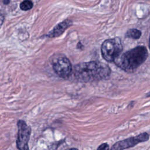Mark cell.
<instances>
[{
  "label": "cell",
  "instance_id": "5bb4252c",
  "mask_svg": "<svg viewBox=\"0 0 150 150\" xmlns=\"http://www.w3.org/2000/svg\"><path fill=\"white\" fill-rule=\"evenodd\" d=\"M149 48H150V38H149Z\"/></svg>",
  "mask_w": 150,
  "mask_h": 150
},
{
  "label": "cell",
  "instance_id": "8fae6325",
  "mask_svg": "<svg viewBox=\"0 0 150 150\" xmlns=\"http://www.w3.org/2000/svg\"><path fill=\"white\" fill-rule=\"evenodd\" d=\"M9 1H10V0H3V2L5 5L8 4L9 3Z\"/></svg>",
  "mask_w": 150,
  "mask_h": 150
},
{
  "label": "cell",
  "instance_id": "ba28073f",
  "mask_svg": "<svg viewBox=\"0 0 150 150\" xmlns=\"http://www.w3.org/2000/svg\"><path fill=\"white\" fill-rule=\"evenodd\" d=\"M141 35V32L136 29H131L127 31L126 33V37L134 39H137L140 38Z\"/></svg>",
  "mask_w": 150,
  "mask_h": 150
},
{
  "label": "cell",
  "instance_id": "8992f818",
  "mask_svg": "<svg viewBox=\"0 0 150 150\" xmlns=\"http://www.w3.org/2000/svg\"><path fill=\"white\" fill-rule=\"evenodd\" d=\"M54 72L60 77L66 79L69 77L72 71V67L69 60L65 56H61L54 59L52 63Z\"/></svg>",
  "mask_w": 150,
  "mask_h": 150
},
{
  "label": "cell",
  "instance_id": "9c48e42d",
  "mask_svg": "<svg viewBox=\"0 0 150 150\" xmlns=\"http://www.w3.org/2000/svg\"><path fill=\"white\" fill-rule=\"evenodd\" d=\"M33 7V3L30 0H25L20 5V8L23 11H28Z\"/></svg>",
  "mask_w": 150,
  "mask_h": 150
},
{
  "label": "cell",
  "instance_id": "5b68a950",
  "mask_svg": "<svg viewBox=\"0 0 150 150\" xmlns=\"http://www.w3.org/2000/svg\"><path fill=\"white\" fill-rule=\"evenodd\" d=\"M149 139V135L146 132L141 133L135 137H129L115 142L111 147V150H124L134 146L137 144L145 142Z\"/></svg>",
  "mask_w": 150,
  "mask_h": 150
},
{
  "label": "cell",
  "instance_id": "3957f363",
  "mask_svg": "<svg viewBox=\"0 0 150 150\" xmlns=\"http://www.w3.org/2000/svg\"><path fill=\"white\" fill-rule=\"evenodd\" d=\"M122 50L121 42L119 38L105 40L101 45V52L103 58L108 62H115Z\"/></svg>",
  "mask_w": 150,
  "mask_h": 150
},
{
  "label": "cell",
  "instance_id": "30bf717a",
  "mask_svg": "<svg viewBox=\"0 0 150 150\" xmlns=\"http://www.w3.org/2000/svg\"><path fill=\"white\" fill-rule=\"evenodd\" d=\"M97 150H110L109 145L107 143H103L97 148Z\"/></svg>",
  "mask_w": 150,
  "mask_h": 150
},
{
  "label": "cell",
  "instance_id": "7c38bea8",
  "mask_svg": "<svg viewBox=\"0 0 150 150\" xmlns=\"http://www.w3.org/2000/svg\"><path fill=\"white\" fill-rule=\"evenodd\" d=\"M67 150H79V149H77V148H70V149H67Z\"/></svg>",
  "mask_w": 150,
  "mask_h": 150
},
{
  "label": "cell",
  "instance_id": "52a82bcc",
  "mask_svg": "<svg viewBox=\"0 0 150 150\" xmlns=\"http://www.w3.org/2000/svg\"><path fill=\"white\" fill-rule=\"evenodd\" d=\"M71 25V21L69 20L64 21L63 22L58 24L53 30L47 35L49 37L53 38L60 35L68 27Z\"/></svg>",
  "mask_w": 150,
  "mask_h": 150
},
{
  "label": "cell",
  "instance_id": "277c9868",
  "mask_svg": "<svg viewBox=\"0 0 150 150\" xmlns=\"http://www.w3.org/2000/svg\"><path fill=\"white\" fill-rule=\"evenodd\" d=\"M18 135L16 146L19 150H29L28 142L31 134V128L23 120H18L17 122Z\"/></svg>",
  "mask_w": 150,
  "mask_h": 150
},
{
  "label": "cell",
  "instance_id": "4fadbf2b",
  "mask_svg": "<svg viewBox=\"0 0 150 150\" xmlns=\"http://www.w3.org/2000/svg\"><path fill=\"white\" fill-rule=\"evenodd\" d=\"M146 97H150V91L149 93H148L146 94Z\"/></svg>",
  "mask_w": 150,
  "mask_h": 150
},
{
  "label": "cell",
  "instance_id": "7a4b0ae2",
  "mask_svg": "<svg viewBox=\"0 0 150 150\" xmlns=\"http://www.w3.org/2000/svg\"><path fill=\"white\" fill-rule=\"evenodd\" d=\"M147 56L146 49L138 46L120 56L114 62L125 71L132 72L145 62Z\"/></svg>",
  "mask_w": 150,
  "mask_h": 150
},
{
  "label": "cell",
  "instance_id": "6da1fadb",
  "mask_svg": "<svg viewBox=\"0 0 150 150\" xmlns=\"http://www.w3.org/2000/svg\"><path fill=\"white\" fill-rule=\"evenodd\" d=\"M73 71L76 80L81 82L107 79L111 73V70L107 65L97 61L76 64L74 67Z\"/></svg>",
  "mask_w": 150,
  "mask_h": 150
}]
</instances>
